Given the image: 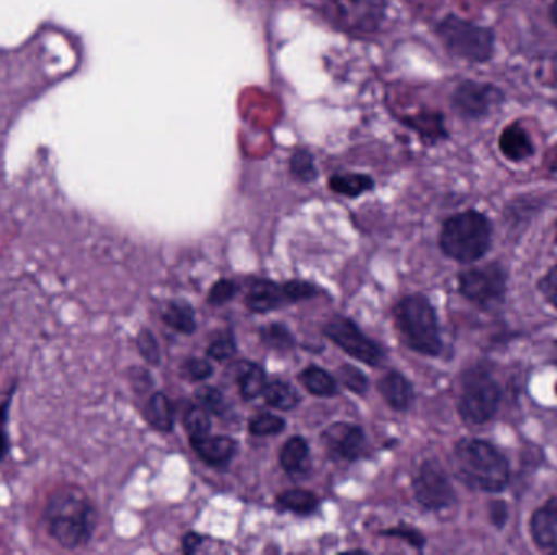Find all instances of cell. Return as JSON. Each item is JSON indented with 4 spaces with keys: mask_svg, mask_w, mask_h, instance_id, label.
Returning <instances> with one entry per match:
<instances>
[{
    "mask_svg": "<svg viewBox=\"0 0 557 555\" xmlns=\"http://www.w3.org/2000/svg\"><path fill=\"white\" fill-rule=\"evenodd\" d=\"M330 18L344 31L369 35L385 20V0H326Z\"/></svg>",
    "mask_w": 557,
    "mask_h": 555,
    "instance_id": "8",
    "label": "cell"
},
{
    "mask_svg": "<svg viewBox=\"0 0 557 555\" xmlns=\"http://www.w3.org/2000/svg\"><path fill=\"white\" fill-rule=\"evenodd\" d=\"M552 18L553 22H555V25L557 26V0L555 2V5L552 7Z\"/></svg>",
    "mask_w": 557,
    "mask_h": 555,
    "instance_id": "42",
    "label": "cell"
},
{
    "mask_svg": "<svg viewBox=\"0 0 557 555\" xmlns=\"http://www.w3.org/2000/svg\"><path fill=\"white\" fill-rule=\"evenodd\" d=\"M129 381L137 394L147 393L152 388V378L147 374L146 368L133 367L129 370Z\"/></svg>",
    "mask_w": 557,
    "mask_h": 555,
    "instance_id": "40",
    "label": "cell"
},
{
    "mask_svg": "<svg viewBox=\"0 0 557 555\" xmlns=\"http://www.w3.org/2000/svg\"><path fill=\"white\" fill-rule=\"evenodd\" d=\"M290 172L300 181H313L317 178V168L310 152L305 149L295 150L290 156Z\"/></svg>",
    "mask_w": 557,
    "mask_h": 555,
    "instance_id": "29",
    "label": "cell"
},
{
    "mask_svg": "<svg viewBox=\"0 0 557 555\" xmlns=\"http://www.w3.org/2000/svg\"><path fill=\"white\" fill-rule=\"evenodd\" d=\"M261 339L264 344L277 349V351H290L295 345L294 336L282 325H271L261 329Z\"/></svg>",
    "mask_w": 557,
    "mask_h": 555,
    "instance_id": "28",
    "label": "cell"
},
{
    "mask_svg": "<svg viewBox=\"0 0 557 555\" xmlns=\"http://www.w3.org/2000/svg\"><path fill=\"white\" fill-rule=\"evenodd\" d=\"M282 293L287 302H300V300H308L317 295V287L304 282V280H288L282 287Z\"/></svg>",
    "mask_w": 557,
    "mask_h": 555,
    "instance_id": "35",
    "label": "cell"
},
{
    "mask_svg": "<svg viewBox=\"0 0 557 555\" xmlns=\"http://www.w3.org/2000/svg\"><path fill=\"white\" fill-rule=\"evenodd\" d=\"M493 228L486 215L476 211L461 212L445 222L441 231V248L445 256L458 263H476L490 251Z\"/></svg>",
    "mask_w": 557,
    "mask_h": 555,
    "instance_id": "3",
    "label": "cell"
},
{
    "mask_svg": "<svg viewBox=\"0 0 557 555\" xmlns=\"http://www.w3.org/2000/svg\"><path fill=\"white\" fill-rule=\"evenodd\" d=\"M503 91L494 85L465 81L454 93V108L465 117H483L503 103Z\"/></svg>",
    "mask_w": 557,
    "mask_h": 555,
    "instance_id": "11",
    "label": "cell"
},
{
    "mask_svg": "<svg viewBox=\"0 0 557 555\" xmlns=\"http://www.w3.org/2000/svg\"><path fill=\"white\" fill-rule=\"evenodd\" d=\"M18 391V381H13L7 390L5 396L0 401V465L9 459L12 453V439H10V413H12L13 401Z\"/></svg>",
    "mask_w": 557,
    "mask_h": 555,
    "instance_id": "23",
    "label": "cell"
},
{
    "mask_svg": "<svg viewBox=\"0 0 557 555\" xmlns=\"http://www.w3.org/2000/svg\"><path fill=\"white\" fill-rule=\"evenodd\" d=\"M185 429L189 439H199V437L209 436L211 432V417L201 406H191L185 413Z\"/></svg>",
    "mask_w": 557,
    "mask_h": 555,
    "instance_id": "27",
    "label": "cell"
},
{
    "mask_svg": "<svg viewBox=\"0 0 557 555\" xmlns=\"http://www.w3.org/2000/svg\"><path fill=\"white\" fill-rule=\"evenodd\" d=\"M556 243H557V224H556Z\"/></svg>",
    "mask_w": 557,
    "mask_h": 555,
    "instance_id": "43",
    "label": "cell"
},
{
    "mask_svg": "<svg viewBox=\"0 0 557 555\" xmlns=\"http://www.w3.org/2000/svg\"><path fill=\"white\" fill-rule=\"evenodd\" d=\"M556 393H557V384H556Z\"/></svg>",
    "mask_w": 557,
    "mask_h": 555,
    "instance_id": "44",
    "label": "cell"
},
{
    "mask_svg": "<svg viewBox=\"0 0 557 555\" xmlns=\"http://www.w3.org/2000/svg\"><path fill=\"white\" fill-rule=\"evenodd\" d=\"M235 293H237V286H235L232 280L221 279L214 287H212L211 292H209V303L214 306H222L225 303L231 302L234 299Z\"/></svg>",
    "mask_w": 557,
    "mask_h": 555,
    "instance_id": "37",
    "label": "cell"
},
{
    "mask_svg": "<svg viewBox=\"0 0 557 555\" xmlns=\"http://www.w3.org/2000/svg\"><path fill=\"white\" fill-rule=\"evenodd\" d=\"M144 417L159 432H172L175 426V411L166 394L156 393L147 401Z\"/></svg>",
    "mask_w": 557,
    "mask_h": 555,
    "instance_id": "18",
    "label": "cell"
},
{
    "mask_svg": "<svg viewBox=\"0 0 557 555\" xmlns=\"http://www.w3.org/2000/svg\"><path fill=\"white\" fill-rule=\"evenodd\" d=\"M235 352H237V345H235L234 338H232L231 332L227 335L219 336L218 339L212 341V344L209 345L208 355L214 361L225 362L228 358L234 357Z\"/></svg>",
    "mask_w": 557,
    "mask_h": 555,
    "instance_id": "34",
    "label": "cell"
},
{
    "mask_svg": "<svg viewBox=\"0 0 557 555\" xmlns=\"http://www.w3.org/2000/svg\"><path fill=\"white\" fill-rule=\"evenodd\" d=\"M277 504L285 510L294 512V514L310 515L317 510L318 499L311 492L294 489V491L282 492L277 497Z\"/></svg>",
    "mask_w": 557,
    "mask_h": 555,
    "instance_id": "25",
    "label": "cell"
},
{
    "mask_svg": "<svg viewBox=\"0 0 557 555\" xmlns=\"http://www.w3.org/2000/svg\"><path fill=\"white\" fill-rule=\"evenodd\" d=\"M323 442L331 456L347 462H356L367 450L366 433L352 424H334L323 433Z\"/></svg>",
    "mask_w": 557,
    "mask_h": 555,
    "instance_id": "12",
    "label": "cell"
},
{
    "mask_svg": "<svg viewBox=\"0 0 557 555\" xmlns=\"http://www.w3.org/2000/svg\"><path fill=\"white\" fill-rule=\"evenodd\" d=\"M540 292L557 310V266L553 267L539 282Z\"/></svg>",
    "mask_w": 557,
    "mask_h": 555,
    "instance_id": "39",
    "label": "cell"
},
{
    "mask_svg": "<svg viewBox=\"0 0 557 555\" xmlns=\"http://www.w3.org/2000/svg\"><path fill=\"white\" fill-rule=\"evenodd\" d=\"M263 396L270 406L281 411H290L300 404V394L297 393V390L282 380H273L271 383H267Z\"/></svg>",
    "mask_w": 557,
    "mask_h": 555,
    "instance_id": "24",
    "label": "cell"
},
{
    "mask_svg": "<svg viewBox=\"0 0 557 555\" xmlns=\"http://www.w3.org/2000/svg\"><path fill=\"white\" fill-rule=\"evenodd\" d=\"M196 403L201 406L202 409L208 411L209 414L214 416H221L225 411V401L222 396L221 391L214 387H201L196 391Z\"/></svg>",
    "mask_w": 557,
    "mask_h": 555,
    "instance_id": "31",
    "label": "cell"
},
{
    "mask_svg": "<svg viewBox=\"0 0 557 555\" xmlns=\"http://www.w3.org/2000/svg\"><path fill=\"white\" fill-rule=\"evenodd\" d=\"M137 349L139 354L143 355L144 361L149 365H159L162 354H160L159 342L156 336L152 335L150 329H140L136 339Z\"/></svg>",
    "mask_w": 557,
    "mask_h": 555,
    "instance_id": "32",
    "label": "cell"
},
{
    "mask_svg": "<svg viewBox=\"0 0 557 555\" xmlns=\"http://www.w3.org/2000/svg\"><path fill=\"white\" fill-rule=\"evenodd\" d=\"M282 300H285L282 287H277L271 280H257L251 283L245 302H247L248 310L253 313H268L276 310Z\"/></svg>",
    "mask_w": 557,
    "mask_h": 555,
    "instance_id": "16",
    "label": "cell"
},
{
    "mask_svg": "<svg viewBox=\"0 0 557 555\" xmlns=\"http://www.w3.org/2000/svg\"><path fill=\"white\" fill-rule=\"evenodd\" d=\"M396 326L412 351L429 357L442 352L441 329L434 306L421 293L406 297L395 306Z\"/></svg>",
    "mask_w": 557,
    "mask_h": 555,
    "instance_id": "4",
    "label": "cell"
},
{
    "mask_svg": "<svg viewBox=\"0 0 557 555\" xmlns=\"http://www.w3.org/2000/svg\"><path fill=\"white\" fill-rule=\"evenodd\" d=\"M500 388L490 371L474 367L463 375L458 413L467 426H483L496 416L500 404Z\"/></svg>",
    "mask_w": 557,
    "mask_h": 555,
    "instance_id": "5",
    "label": "cell"
},
{
    "mask_svg": "<svg viewBox=\"0 0 557 555\" xmlns=\"http://www.w3.org/2000/svg\"><path fill=\"white\" fill-rule=\"evenodd\" d=\"M183 374H185L188 380L202 381L212 377L214 368H212V365L209 364L208 361H202V358H189V361H186L185 365H183Z\"/></svg>",
    "mask_w": 557,
    "mask_h": 555,
    "instance_id": "36",
    "label": "cell"
},
{
    "mask_svg": "<svg viewBox=\"0 0 557 555\" xmlns=\"http://www.w3.org/2000/svg\"><path fill=\"white\" fill-rule=\"evenodd\" d=\"M500 150L504 155L513 162H520V160L529 159L533 153V143L530 140L529 134L525 133L520 124H512V126L506 127L503 136H500Z\"/></svg>",
    "mask_w": 557,
    "mask_h": 555,
    "instance_id": "19",
    "label": "cell"
},
{
    "mask_svg": "<svg viewBox=\"0 0 557 555\" xmlns=\"http://www.w3.org/2000/svg\"><path fill=\"white\" fill-rule=\"evenodd\" d=\"M385 537L399 538V540H405L406 543L411 544L416 550H422L425 546V538L419 533L414 528L408 527H398V528H389L386 530Z\"/></svg>",
    "mask_w": 557,
    "mask_h": 555,
    "instance_id": "38",
    "label": "cell"
},
{
    "mask_svg": "<svg viewBox=\"0 0 557 555\" xmlns=\"http://www.w3.org/2000/svg\"><path fill=\"white\" fill-rule=\"evenodd\" d=\"M41 521L46 534L61 550H84L97 531L98 510L84 489L65 484L46 499Z\"/></svg>",
    "mask_w": 557,
    "mask_h": 555,
    "instance_id": "1",
    "label": "cell"
},
{
    "mask_svg": "<svg viewBox=\"0 0 557 555\" xmlns=\"http://www.w3.org/2000/svg\"><path fill=\"white\" fill-rule=\"evenodd\" d=\"M205 538L196 533H188L183 538V553L191 555L198 553L199 547L202 546Z\"/></svg>",
    "mask_w": 557,
    "mask_h": 555,
    "instance_id": "41",
    "label": "cell"
},
{
    "mask_svg": "<svg viewBox=\"0 0 557 555\" xmlns=\"http://www.w3.org/2000/svg\"><path fill=\"white\" fill-rule=\"evenodd\" d=\"M416 501L425 510L441 512L451 507L457 502L454 485L445 469L437 462L431 459L419 468L414 482Z\"/></svg>",
    "mask_w": 557,
    "mask_h": 555,
    "instance_id": "9",
    "label": "cell"
},
{
    "mask_svg": "<svg viewBox=\"0 0 557 555\" xmlns=\"http://www.w3.org/2000/svg\"><path fill=\"white\" fill-rule=\"evenodd\" d=\"M285 429V420L274 414H260L250 420V432L257 437L277 436Z\"/></svg>",
    "mask_w": 557,
    "mask_h": 555,
    "instance_id": "30",
    "label": "cell"
},
{
    "mask_svg": "<svg viewBox=\"0 0 557 555\" xmlns=\"http://www.w3.org/2000/svg\"><path fill=\"white\" fill-rule=\"evenodd\" d=\"M380 393L385 398L389 407L395 411H406L414 400V390L412 384L403 377L399 371H389L379 383Z\"/></svg>",
    "mask_w": 557,
    "mask_h": 555,
    "instance_id": "15",
    "label": "cell"
},
{
    "mask_svg": "<svg viewBox=\"0 0 557 555\" xmlns=\"http://www.w3.org/2000/svg\"><path fill=\"white\" fill-rule=\"evenodd\" d=\"M530 530L540 550L557 554V499H549L533 514Z\"/></svg>",
    "mask_w": 557,
    "mask_h": 555,
    "instance_id": "13",
    "label": "cell"
},
{
    "mask_svg": "<svg viewBox=\"0 0 557 555\" xmlns=\"http://www.w3.org/2000/svg\"><path fill=\"white\" fill-rule=\"evenodd\" d=\"M330 188L337 194L357 198L373 188V179L367 175H339L330 179Z\"/></svg>",
    "mask_w": 557,
    "mask_h": 555,
    "instance_id": "26",
    "label": "cell"
},
{
    "mask_svg": "<svg viewBox=\"0 0 557 555\" xmlns=\"http://www.w3.org/2000/svg\"><path fill=\"white\" fill-rule=\"evenodd\" d=\"M238 387H240L242 396L244 400L250 401L263 394L267 388V374L263 367L257 364L245 362L238 368Z\"/></svg>",
    "mask_w": 557,
    "mask_h": 555,
    "instance_id": "20",
    "label": "cell"
},
{
    "mask_svg": "<svg viewBox=\"0 0 557 555\" xmlns=\"http://www.w3.org/2000/svg\"><path fill=\"white\" fill-rule=\"evenodd\" d=\"M300 383L314 396L330 398L337 393V383L326 370L320 367L305 368L300 374Z\"/></svg>",
    "mask_w": 557,
    "mask_h": 555,
    "instance_id": "22",
    "label": "cell"
},
{
    "mask_svg": "<svg viewBox=\"0 0 557 555\" xmlns=\"http://www.w3.org/2000/svg\"><path fill=\"white\" fill-rule=\"evenodd\" d=\"M308 458H310V449H308L307 440L301 437H292L284 446H282L278 462L282 469L288 476H304L308 468Z\"/></svg>",
    "mask_w": 557,
    "mask_h": 555,
    "instance_id": "17",
    "label": "cell"
},
{
    "mask_svg": "<svg viewBox=\"0 0 557 555\" xmlns=\"http://www.w3.org/2000/svg\"><path fill=\"white\" fill-rule=\"evenodd\" d=\"M323 332L326 338H330L334 344L339 345L350 357L357 358L363 364L372 365V367L382 362V349L375 342L370 341L367 336H363V332L350 319L336 316V318L326 323Z\"/></svg>",
    "mask_w": 557,
    "mask_h": 555,
    "instance_id": "10",
    "label": "cell"
},
{
    "mask_svg": "<svg viewBox=\"0 0 557 555\" xmlns=\"http://www.w3.org/2000/svg\"><path fill=\"white\" fill-rule=\"evenodd\" d=\"M191 445L199 458L211 466L225 465L237 452V443L231 437H199V439H191Z\"/></svg>",
    "mask_w": 557,
    "mask_h": 555,
    "instance_id": "14",
    "label": "cell"
},
{
    "mask_svg": "<svg viewBox=\"0 0 557 555\" xmlns=\"http://www.w3.org/2000/svg\"><path fill=\"white\" fill-rule=\"evenodd\" d=\"M458 479L473 491L499 494L510 481L509 462L506 456L478 439H463L455 445Z\"/></svg>",
    "mask_w": 557,
    "mask_h": 555,
    "instance_id": "2",
    "label": "cell"
},
{
    "mask_svg": "<svg viewBox=\"0 0 557 555\" xmlns=\"http://www.w3.org/2000/svg\"><path fill=\"white\" fill-rule=\"evenodd\" d=\"M162 319L165 325L183 335H191L196 329L195 312L191 305L186 302L166 303L162 312Z\"/></svg>",
    "mask_w": 557,
    "mask_h": 555,
    "instance_id": "21",
    "label": "cell"
},
{
    "mask_svg": "<svg viewBox=\"0 0 557 555\" xmlns=\"http://www.w3.org/2000/svg\"><path fill=\"white\" fill-rule=\"evenodd\" d=\"M445 48L458 58L471 62H484L493 58L494 33L484 26L448 15L437 26Z\"/></svg>",
    "mask_w": 557,
    "mask_h": 555,
    "instance_id": "6",
    "label": "cell"
},
{
    "mask_svg": "<svg viewBox=\"0 0 557 555\" xmlns=\"http://www.w3.org/2000/svg\"><path fill=\"white\" fill-rule=\"evenodd\" d=\"M339 378L344 387L352 391V393L362 394L369 388V380H367L366 375L359 368L352 367V365H343L339 368Z\"/></svg>",
    "mask_w": 557,
    "mask_h": 555,
    "instance_id": "33",
    "label": "cell"
},
{
    "mask_svg": "<svg viewBox=\"0 0 557 555\" xmlns=\"http://www.w3.org/2000/svg\"><path fill=\"white\" fill-rule=\"evenodd\" d=\"M461 295L483 310L504 302L507 293V273L499 263L465 270L458 277Z\"/></svg>",
    "mask_w": 557,
    "mask_h": 555,
    "instance_id": "7",
    "label": "cell"
}]
</instances>
